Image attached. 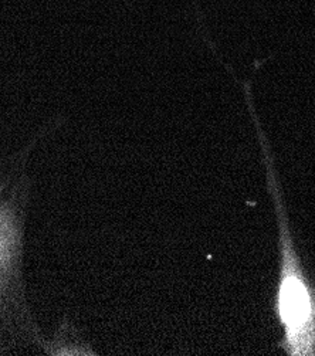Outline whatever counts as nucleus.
Here are the masks:
<instances>
[{"label": "nucleus", "mask_w": 315, "mask_h": 356, "mask_svg": "<svg viewBox=\"0 0 315 356\" xmlns=\"http://www.w3.org/2000/svg\"><path fill=\"white\" fill-rule=\"evenodd\" d=\"M243 87L261 147L267 186L274 203L278 226L280 271L274 298V312L283 330L280 348L289 356H315V287L302 268L290 232L287 209L282 188L278 184L274 156L253 105L252 83L244 81Z\"/></svg>", "instance_id": "1"}]
</instances>
